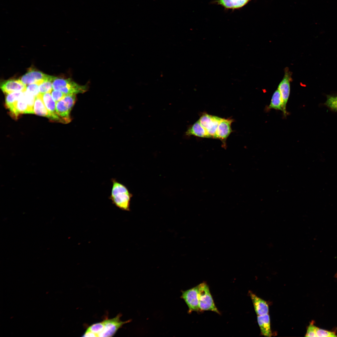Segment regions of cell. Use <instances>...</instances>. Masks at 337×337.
Wrapping results in <instances>:
<instances>
[{
  "label": "cell",
  "instance_id": "5b68a950",
  "mask_svg": "<svg viewBox=\"0 0 337 337\" xmlns=\"http://www.w3.org/2000/svg\"><path fill=\"white\" fill-rule=\"evenodd\" d=\"M121 316V314L120 313L114 318L104 320V328L103 331L98 335V337L113 336L124 325L131 321V320L121 321L120 319Z\"/></svg>",
  "mask_w": 337,
  "mask_h": 337
},
{
  "label": "cell",
  "instance_id": "ffe728a7",
  "mask_svg": "<svg viewBox=\"0 0 337 337\" xmlns=\"http://www.w3.org/2000/svg\"><path fill=\"white\" fill-rule=\"evenodd\" d=\"M325 95L326 101L322 105L332 112H337V93L326 94Z\"/></svg>",
  "mask_w": 337,
  "mask_h": 337
},
{
  "label": "cell",
  "instance_id": "3957f363",
  "mask_svg": "<svg viewBox=\"0 0 337 337\" xmlns=\"http://www.w3.org/2000/svg\"><path fill=\"white\" fill-rule=\"evenodd\" d=\"M199 307L200 312L211 311L220 314L214 303L208 285L203 282L198 285Z\"/></svg>",
  "mask_w": 337,
  "mask_h": 337
},
{
  "label": "cell",
  "instance_id": "8fae6325",
  "mask_svg": "<svg viewBox=\"0 0 337 337\" xmlns=\"http://www.w3.org/2000/svg\"><path fill=\"white\" fill-rule=\"evenodd\" d=\"M233 120L221 119L216 131V139H220L225 145L227 138L232 132L231 125Z\"/></svg>",
  "mask_w": 337,
  "mask_h": 337
},
{
  "label": "cell",
  "instance_id": "30bf717a",
  "mask_svg": "<svg viewBox=\"0 0 337 337\" xmlns=\"http://www.w3.org/2000/svg\"><path fill=\"white\" fill-rule=\"evenodd\" d=\"M0 88L4 93L8 94L13 92H24L26 90L27 85L20 80H9L2 82Z\"/></svg>",
  "mask_w": 337,
  "mask_h": 337
},
{
  "label": "cell",
  "instance_id": "d4e9b609",
  "mask_svg": "<svg viewBox=\"0 0 337 337\" xmlns=\"http://www.w3.org/2000/svg\"><path fill=\"white\" fill-rule=\"evenodd\" d=\"M316 334L317 337H337L335 333L334 332L326 330L323 329L316 327Z\"/></svg>",
  "mask_w": 337,
  "mask_h": 337
},
{
  "label": "cell",
  "instance_id": "7a4b0ae2",
  "mask_svg": "<svg viewBox=\"0 0 337 337\" xmlns=\"http://www.w3.org/2000/svg\"><path fill=\"white\" fill-rule=\"evenodd\" d=\"M52 88L54 90L61 91L65 95L83 93L86 91L87 85L78 84L70 78L63 79L55 77L52 81Z\"/></svg>",
  "mask_w": 337,
  "mask_h": 337
},
{
  "label": "cell",
  "instance_id": "7402d4cb",
  "mask_svg": "<svg viewBox=\"0 0 337 337\" xmlns=\"http://www.w3.org/2000/svg\"><path fill=\"white\" fill-rule=\"evenodd\" d=\"M55 77L51 76L49 79L44 80L39 85L40 93L43 94L51 93L53 89L52 81Z\"/></svg>",
  "mask_w": 337,
  "mask_h": 337
},
{
  "label": "cell",
  "instance_id": "4316f807",
  "mask_svg": "<svg viewBox=\"0 0 337 337\" xmlns=\"http://www.w3.org/2000/svg\"><path fill=\"white\" fill-rule=\"evenodd\" d=\"M317 327L311 322L308 326L305 336L317 337L316 329Z\"/></svg>",
  "mask_w": 337,
  "mask_h": 337
},
{
  "label": "cell",
  "instance_id": "44dd1931",
  "mask_svg": "<svg viewBox=\"0 0 337 337\" xmlns=\"http://www.w3.org/2000/svg\"><path fill=\"white\" fill-rule=\"evenodd\" d=\"M23 94L24 92H18L7 94L5 100L6 107L9 110L10 109Z\"/></svg>",
  "mask_w": 337,
  "mask_h": 337
},
{
  "label": "cell",
  "instance_id": "e0dca14e",
  "mask_svg": "<svg viewBox=\"0 0 337 337\" xmlns=\"http://www.w3.org/2000/svg\"><path fill=\"white\" fill-rule=\"evenodd\" d=\"M33 111L34 113L37 115L49 118V112L44 104L41 93L35 97Z\"/></svg>",
  "mask_w": 337,
  "mask_h": 337
},
{
  "label": "cell",
  "instance_id": "83f0119b",
  "mask_svg": "<svg viewBox=\"0 0 337 337\" xmlns=\"http://www.w3.org/2000/svg\"><path fill=\"white\" fill-rule=\"evenodd\" d=\"M51 94L53 99L56 102L61 100L65 95L60 90H54L51 91Z\"/></svg>",
  "mask_w": 337,
  "mask_h": 337
},
{
  "label": "cell",
  "instance_id": "484cf974",
  "mask_svg": "<svg viewBox=\"0 0 337 337\" xmlns=\"http://www.w3.org/2000/svg\"><path fill=\"white\" fill-rule=\"evenodd\" d=\"M26 90L32 93L35 97L40 93L39 85L36 83L32 84L27 85Z\"/></svg>",
  "mask_w": 337,
  "mask_h": 337
},
{
  "label": "cell",
  "instance_id": "ba28073f",
  "mask_svg": "<svg viewBox=\"0 0 337 337\" xmlns=\"http://www.w3.org/2000/svg\"><path fill=\"white\" fill-rule=\"evenodd\" d=\"M221 119L217 116L204 114L198 120L211 138L216 139V131Z\"/></svg>",
  "mask_w": 337,
  "mask_h": 337
},
{
  "label": "cell",
  "instance_id": "cb8c5ba5",
  "mask_svg": "<svg viewBox=\"0 0 337 337\" xmlns=\"http://www.w3.org/2000/svg\"><path fill=\"white\" fill-rule=\"evenodd\" d=\"M24 93L28 104L30 114H33V107L36 97L26 90Z\"/></svg>",
  "mask_w": 337,
  "mask_h": 337
},
{
  "label": "cell",
  "instance_id": "d6986e66",
  "mask_svg": "<svg viewBox=\"0 0 337 337\" xmlns=\"http://www.w3.org/2000/svg\"><path fill=\"white\" fill-rule=\"evenodd\" d=\"M268 108L275 109L281 110L283 112L282 100L280 93L278 89L273 94Z\"/></svg>",
  "mask_w": 337,
  "mask_h": 337
},
{
  "label": "cell",
  "instance_id": "52a82bcc",
  "mask_svg": "<svg viewBox=\"0 0 337 337\" xmlns=\"http://www.w3.org/2000/svg\"><path fill=\"white\" fill-rule=\"evenodd\" d=\"M292 80L291 73L286 68L284 77L278 85L277 89L281 96L283 109V113L286 115V106L289 98L290 91V82Z\"/></svg>",
  "mask_w": 337,
  "mask_h": 337
},
{
  "label": "cell",
  "instance_id": "6da1fadb",
  "mask_svg": "<svg viewBox=\"0 0 337 337\" xmlns=\"http://www.w3.org/2000/svg\"><path fill=\"white\" fill-rule=\"evenodd\" d=\"M112 183L110 195L109 197L113 204L120 209L129 211L132 194L124 184L115 178H111Z\"/></svg>",
  "mask_w": 337,
  "mask_h": 337
},
{
  "label": "cell",
  "instance_id": "7c38bea8",
  "mask_svg": "<svg viewBox=\"0 0 337 337\" xmlns=\"http://www.w3.org/2000/svg\"><path fill=\"white\" fill-rule=\"evenodd\" d=\"M50 93L41 94L43 102L49 113V118L52 121L61 122L60 118L56 110V102L53 99Z\"/></svg>",
  "mask_w": 337,
  "mask_h": 337
},
{
  "label": "cell",
  "instance_id": "2e32d148",
  "mask_svg": "<svg viewBox=\"0 0 337 337\" xmlns=\"http://www.w3.org/2000/svg\"><path fill=\"white\" fill-rule=\"evenodd\" d=\"M185 134L187 136L193 135L199 137L211 138L198 120L188 128Z\"/></svg>",
  "mask_w": 337,
  "mask_h": 337
},
{
  "label": "cell",
  "instance_id": "ac0fdd59",
  "mask_svg": "<svg viewBox=\"0 0 337 337\" xmlns=\"http://www.w3.org/2000/svg\"><path fill=\"white\" fill-rule=\"evenodd\" d=\"M251 0H218V3L228 9H238L247 4Z\"/></svg>",
  "mask_w": 337,
  "mask_h": 337
},
{
  "label": "cell",
  "instance_id": "277c9868",
  "mask_svg": "<svg viewBox=\"0 0 337 337\" xmlns=\"http://www.w3.org/2000/svg\"><path fill=\"white\" fill-rule=\"evenodd\" d=\"M76 100V95L69 94L65 95L61 100L56 102V110L61 122L67 124L71 121L70 113Z\"/></svg>",
  "mask_w": 337,
  "mask_h": 337
},
{
  "label": "cell",
  "instance_id": "4fadbf2b",
  "mask_svg": "<svg viewBox=\"0 0 337 337\" xmlns=\"http://www.w3.org/2000/svg\"><path fill=\"white\" fill-rule=\"evenodd\" d=\"M249 293L257 316L268 314L269 308L267 302L250 291Z\"/></svg>",
  "mask_w": 337,
  "mask_h": 337
},
{
  "label": "cell",
  "instance_id": "9c48e42d",
  "mask_svg": "<svg viewBox=\"0 0 337 337\" xmlns=\"http://www.w3.org/2000/svg\"><path fill=\"white\" fill-rule=\"evenodd\" d=\"M51 76L46 75L42 72L33 68L30 69L28 71L22 76L20 80L26 85L33 83L39 85L44 80H47Z\"/></svg>",
  "mask_w": 337,
  "mask_h": 337
},
{
  "label": "cell",
  "instance_id": "8992f818",
  "mask_svg": "<svg viewBox=\"0 0 337 337\" xmlns=\"http://www.w3.org/2000/svg\"><path fill=\"white\" fill-rule=\"evenodd\" d=\"M180 298L187 305L189 314L193 311L200 312L199 307L198 286L184 291H181Z\"/></svg>",
  "mask_w": 337,
  "mask_h": 337
},
{
  "label": "cell",
  "instance_id": "9a60e30c",
  "mask_svg": "<svg viewBox=\"0 0 337 337\" xmlns=\"http://www.w3.org/2000/svg\"><path fill=\"white\" fill-rule=\"evenodd\" d=\"M257 321L261 335L265 337H271L272 333L269 314L257 316Z\"/></svg>",
  "mask_w": 337,
  "mask_h": 337
},
{
  "label": "cell",
  "instance_id": "603a6c76",
  "mask_svg": "<svg viewBox=\"0 0 337 337\" xmlns=\"http://www.w3.org/2000/svg\"><path fill=\"white\" fill-rule=\"evenodd\" d=\"M103 321L96 323L92 324L89 326L87 330L95 334L96 337H98V335L103 330L104 328Z\"/></svg>",
  "mask_w": 337,
  "mask_h": 337
},
{
  "label": "cell",
  "instance_id": "5bb4252c",
  "mask_svg": "<svg viewBox=\"0 0 337 337\" xmlns=\"http://www.w3.org/2000/svg\"><path fill=\"white\" fill-rule=\"evenodd\" d=\"M9 110L10 115L15 119H17L19 115L21 114H30L28 106L24 93Z\"/></svg>",
  "mask_w": 337,
  "mask_h": 337
}]
</instances>
